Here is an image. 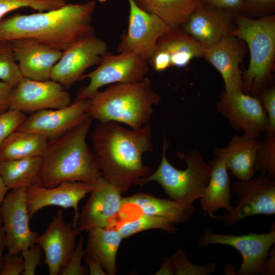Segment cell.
<instances>
[{
    "mask_svg": "<svg viewBox=\"0 0 275 275\" xmlns=\"http://www.w3.org/2000/svg\"><path fill=\"white\" fill-rule=\"evenodd\" d=\"M275 243V229L269 232L250 233L242 235L218 234L206 230L198 241L199 246L223 244L232 246L241 254L242 260L238 275L262 274L271 248Z\"/></svg>",
    "mask_w": 275,
    "mask_h": 275,
    "instance_id": "obj_9",
    "label": "cell"
},
{
    "mask_svg": "<svg viewBox=\"0 0 275 275\" xmlns=\"http://www.w3.org/2000/svg\"><path fill=\"white\" fill-rule=\"evenodd\" d=\"M24 267V261L21 255L7 253L3 257L0 275L22 274Z\"/></svg>",
    "mask_w": 275,
    "mask_h": 275,
    "instance_id": "obj_38",
    "label": "cell"
},
{
    "mask_svg": "<svg viewBox=\"0 0 275 275\" xmlns=\"http://www.w3.org/2000/svg\"><path fill=\"white\" fill-rule=\"evenodd\" d=\"M230 34L243 41L250 51V64L242 76L243 89L258 96L270 79L274 60L275 16L255 19L236 14L235 27Z\"/></svg>",
    "mask_w": 275,
    "mask_h": 275,
    "instance_id": "obj_5",
    "label": "cell"
},
{
    "mask_svg": "<svg viewBox=\"0 0 275 275\" xmlns=\"http://www.w3.org/2000/svg\"><path fill=\"white\" fill-rule=\"evenodd\" d=\"M259 148L257 139L235 134L227 146L216 148L215 157L222 160L228 170L238 180L252 178Z\"/></svg>",
    "mask_w": 275,
    "mask_h": 275,
    "instance_id": "obj_24",
    "label": "cell"
},
{
    "mask_svg": "<svg viewBox=\"0 0 275 275\" xmlns=\"http://www.w3.org/2000/svg\"><path fill=\"white\" fill-rule=\"evenodd\" d=\"M98 65L94 70L80 77L79 81L89 78L90 82L80 89L75 100L88 99L104 86L140 81L147 77L150 71L147 61L127 52L116 54L107 52L102 56Z\"/></svg>",
    "mask_w": 275,
    "mask_h": 275,
    "instance_id": "obj_7",
    "label": "cell"
},
{
    "mask_svg": "<svg viewBox=\"0 0 275 275\" xmlns=\"http://www.w3.org/2000/svg\"><path fill=\"white\" fill-rule=\"evenodd\" d=\"M95 1L66 4L52 10L30 14L17 13L0 20V41L27 38L64 51L94 35L92 16Z\"/></svg>",
    "mask_w": 275,
    "mask_h": 275,
    "instance_id": "obj_2",
    "label": "cell"
},
{
    "mask_svg": "<svg viewBox=\"0 0 275 275\" xmlns=\"http://www.w3.org/2000/svg\"><path fill=\"white\" fill-rule=\"evenodd\" d=\"M66 4L65 0H0V20L6 14L20 8H30L44 12L59 8Z\"/></svg>",
    "mask_w": 275,
    "mask_h": 275,
    "instance_id": "obj_34",
    "label": "cell"
},
{
    "mask_svg": "<svg viewBox=\"0 0 275 275\" xmlns=\"http://www.w3.org/2000/svg\"><path fill=\"white\" fill-rule=\"evenodd\" d=\"M107 52V43L94 35L81 39L63 51L50 79L69 88L79 80L87 69L98 65Z\"/></svg>",
    "mask_w": 275,
    "mask_h": 275,
    "instance_id": "obj_12",
    "label": "cell"
},
{
    "mask_svg": "<svg viewBox=\"0 0 275 275\" xmlns=\"http://www.w3.org/2000/svg\"><path fill=\"white\" fill-rule=\"evenodd\" d=\"M90 194L79 214L78 229L81 232L98 227H113L123 207L121 193L102 176Z\"/></svg>",
    "mask_w": 275,
    "mask_h": 275,
    "instance_id": "obj_15",
    "label": "cell"
},
{
    "mask_svg": "<svg viewBox=\"0 0 275 275\" xmlns=\"http://www.w3.org/2000/svg\"><path fill=\"white\" fill-rule=\"evenodd\" d=\"M22 78L11 41H0V80L13 88Z\"/></svg>",
    "mask_w": 275,
    "mask_h": 275,
    "instance_id": "obj_32",
    "label": "cell"
},
{
    "mask_svg": "<svg viewBox=\"0 0 275 275\" xmlns=\"http://www.w3.org/2000/svg\"><path fill=\"white\" fill-rule=\"evenodd\" d=\"M88 232L86 254L98 262L107 274H115L116 258L122 236L115 227H98Z\"/></svg>",
    "mask_w": 275,
    "mask_h": 275,
    "instance_id": "obj_26",
    "label": "cell"
},
{
    "mask_svg": "<svg viewBox=\"0 0 275 275\" xmlns=\"http://www.w3.org/2000/svg\"><path fill=\"white\" fill-rule=\"evenodd\" d=\"M216 109L234 129L243 131L246 136L259 138L266 129L267 116L258 96L243 91L224 92L216 104Z\"/></svg>",
    "mask_w": 275,
    "mask_h": 275,
    "instance_id": "obj_11",
    "label": "cell"
},
{
    "mask_svg": "<svg viewBox=\"0 0 275 275\" xmlns=\"http://www.w3.org/2000/svg\"><path fill=\"white\" fill-rule=\"evenodd\" d=\"M24 261V270L22 275H34L37 267L40 265L43 258V250L35 243L20 253Z\"/></svg>",
    "mask_w": 275,
    "mask_h": 275,
    "instance_id": "obj_37",
    "label": "cell"
},
{
    "mask_svg": "<svg viewBox=\"0 0 275 275\" xmlns=\"http://www.w3.org/2000/svg\"><path fill=\"white\" fill-rule=\"evenodd\" d=\"M144 10L155 15L172 29L181 27L202 0H135Z\"/></svg>",
    "mask_w": 275,
    "mask_h": 275,
    "instance_id": "obj_28",
    "label": "cell"
},
{
    "mask_svg": "<svg viewBox=\"0 0 275 275\" xmlns=\"http://www.w3.org/2000/svg\"><path fill=\"white\" fill-rule=\"evenodd\" d=\"M71 103L70 94L60 83L23 77L12 90L10 109L31 114L42 109L62 108Z\"/></svg>",
    "mask_w": 275,
    "mask_h": 275,
    "instance_id": "obj_14",
    "label": "cell"
},
{
    "mask_svg": "<svg viewBox=\"0 0 275 275\" xmlns=\"http://www.w3.org/2000/svg\"><path fill=\"white\" fill-rule=\"evenodd\" d=\"M202 3L237 14L244 11V0H202Z\"/></svg>",
    "mask_w": 275,
    "mask_h": 275,
    "instance_id": "obj_40",
    "label": "cell"
},
{
    "mask_svg": "<svg viewBox=\"0 0 275 275\" xmlns=\"http://www.w3.org/2000/svg\"><path fill=\"white\" fill-rule=\"evenodd\" d=\"M86 255V262L89 267V273L91 275L107 274L105 270L95 260L88 255Z\"/></svg>",
    "mask_w": 275,
    "mask_h": 275,
    "instance_id": "obj_42",
    "label": "cell"
},
{
    "mask_svg": "<svg viewBox=\"0 0 275 275\" xmlns=\"http://www.w3.org/2000/svg\"><path fill=\"white\" fill-rule=\"evenodd\" d=\"M99 1L101 2H105L106 0H98Z\"/></svg>",
    "mask_w": 275,
    "mask_h": 275,
    "instance_id": "obj_47",
    "label": "cell"
},
{
    "mask_svg": "<svg viewBox=\"0 0 275 275\" xmlns=\"http://www.w3.org/2000/svg\"><path fill=\"white\" fill-rule=\"evenodd\" d=\"M236 14L202 3L181 28L202 45H207L233 31Z\"/></svg>",
    "mask_w": 275,
    "mask_h": 275,
    "instance_id": "obj_22",
    "label": "cell"
},
{
    "mask_svg": "<svg viewBox=\"0 0 275 275\" xmlns=\"http://www.w3.org/2000/svg\"><path fill=\"white\" fill-rule=\"evenodd\" d=\"M83 237H81L75 246L67 264L60 271L61 275H84L88 273L85 267L81 265V259L86 254L83 249Z\"/></svg>",
    "mask_w": 275,
    "mask_h": 275,
    "instance_id": "obj_36",
    "label": "cell"
},
{
    "mask_svg": "<svg viewBox=\"0 0 275 275\" xmlns=\"http://www.w3.org/2000/svg\"><path fill=\"white\" fill-rule=\"evenodd\" d=\"M244 11L254 16L261 17L272 14L275 0H244Z\"/></svg>",
    "mask_w": 275,
    "mask_h": 275,
    "instance_id": "obj_39",
    "label": "cell"
},
{
    "mask_svg": "<svg viewBox=\"0 0 275 275\" xmlns=\"http://www.w3.org/2000/svg\"><path fill=\"white\" fill-rule=\"evenodd\" d=\"M89 99L75 100L59 109H46L34 112L18 126L16 130L36 133L48 141L56 139L89 117Z\"/></svg>",
    "mask_w": 275,
    "mask_h": 275,
    "instance_id": "obj_17",
    "label": "cell"
},
{
    "mask_svg": "<svg viewBox=\"0 0 275 275\" xmlns=\"http://www.w3.org/2000/svg\"><path fill=\"white\" fill-rule=\"evenodd\" d=\"M98 90L88 99L87 114L99 122L122 123L138 129L149 123L153 106L160 97L152 88L148 77L130 83H115Z\"/></svg>",
    "mask_w": 275,
    "mask_h": 275,
    "instance_id": "obj_4",
    "label": "cell"
},
{
    "mask_svg": "<svg viewBox=\"0 0 275 275\" xmlns=\"http://www.w3.org/2000/svg\"><path fill=\"white\" fill-rule=\"evenodd\" d=\"M48 140L34 132L16 130L0 145V160L42 156Z\"/></svg>",
    "mask_w": 275,
    "mask_h": 275,
    "instance_id": "obj_29",
    "label": "cell"
},
{
    "mask_svg": "<svg viewBox=\"0 0 275 275\" xmlns=\"http://www.w3.org/2000/svg\"><path fill=\"white\" fill-rule=\"evenodd\" d=\"M25 188L12 189L0 207V214L6 233L8 253L18 254L36 243L39 235L31 230Z\"/></svg>",
    "mask_w": 275,
    "mask_h": 275,
    "instance_id": "obj_13",
    "label": "cell"
},
{
    "mask_svg": "<svg viewBox=\"0 0 275 275\" xmlns=\"http://www.w3.org/2000/svg\"><path fill=\"white\" fill-rule=\"evenodd\" d=\"M237 198V205L228 213L211 218L232 226L243 219L258 214L275 213L274 178L261 174L246 180H238L231 186Z\"/></svg>",
    "mask_w": 275,
    "mask_h": 275,
    "instance_id": "obj_8",
    "label": "cell"
},
{
    "mask_svg": "<svg viewBox=\"0 0 275 275\" xmlns=\"http://www.w3.org/2000/svg\"><path fill=\"white\" fill-rule=\"evenodd\" d=\"M41 161V156L0 160V177L9 189H27L38 184Z\"/></svg>",
    "mask_w": 275,
    "mask_h": 275,
    "instance_id": "obj_30",
    "label": "cell"
},
{
    "mask_svg": "<svg viewBox=\"0 0 275 275\" xmlns=\"http://www.w3.org/2000/svg\"><path fill=\"white\" fill-rule=\"evenodd\" d=\"M80 233L77 228L66 224L63 211L59 209L44 233L38 235L36 243L43 250L50 275L59 274L67 264Z\"/></svg>",
    "mask_w": 275,
    "mask_h": 275,
    "instance_id": "obj_19",
    "label": "cell"
},
{
    "mask_svg": "<svg viewBox=\"0 0 275 275\" xmlns=\"http://www.w3.org/2000/svg\"><path fill=\"white\" fill-rule=\"evenodd\" d=\"M94 186L95 183L80 181H66L52 187H46L38 184L33 185L26 190L29 215L31 218L37 211L49 206L65 209L72 208L74 216L72 226L77 228L79 203L91 192Z\"/></svg>",
    "mask_w": 275,
    "mask_h": 275,
    "instance_id": "obj_18",
    "label": "cell"
},
{
    "mask_svg": "<svg viewBox=\"0 0 275 275\" xmlns=\"http://www.w3.org/2000/svg\"><path fill=\"white\" fill-rule=\"evenodd\" d=\"M169 143L165 136L160 164L149 176L138 179L135 185L142 187L151 181L158 183L170 199L184 205H193L201 197L208 184L211 167L197 150L178 154L186 164L184 170L174 167L168 160L166 153Z\"/></svg>",
    "mask_w": 275,
    "mask_h": 275,
    "instance_id": "obj_6",
    "label": "cell"
},
{
    "mask_svg": "<svg viewBox=\"0 0 275 275\" xmlns=\"http://www.w3.org/2000/svg\"><path fill=\"white\" fill-rule=\"evenodd\" d=\"M203 57L221 74L227 93L243 90L239 65L248 50L243 41L231 34L212 44L202 45Z\"/></svg>",
    "mask_w": 275,
    "mask_h": 275,
    "instance_id": "obj_16",
    "label": "cell"
},
{
    "mask_svg": "<svg viewBox=\"0 0 275 275\" xmlns=\"http://www.w3.org/2000/svg\"><path fill=\"white\" fill-rule=\"evenodd\" d=\"M209 164V180L200 201L203 210L211 217L218 209L223 208L230 212L234 206L230 203V178L225 163L221 159L214 157Z\"/></svg>",
    "mask_w": 275,
    "mask_h": 275,
    "instance_id": "obj_25",
    "label": "cell"
},
{
    "mask_svg": "<svg viewBox=\"0 0 275 275\" xmlns=\"http://www.w3.org/2000/svg\"><path fill=\"white\" fill-rule=\"evenodd\" d=\"M9 190V189L6 186L2 178L0 177V205L3 203Z\"/></svg>",
    "mask_w": 275,
    "mask_h": 275,
    "instance_id": "obj_46",
    "label": "cell"
},
{
    "mask_svg": "<svg viewBox=\"0 0 275 275\" xmlns=\"http://www.w3.org/2000/svg\"><path fill=\"white\" fill-rule=\"evenodd\" d=\"M26 118L25 114L12 109L0 114V145Z\"/></svg>",
    "mask_w": 275,
    "mask_h": 275,
    "instance_id": "obj_35",
    "label": "cell"
},
{
    "mask_svg": "<svg viewBox=\"0 0 275 275\" xmlns=\"http://www.w3.org/2000/svg\"><path fill=\"white\" fill-rule=\"evenodd\" d=\"M170 257L176 275H208L212 273L216 268L214 262L203 265L194 264L182 249L177 250Z\"/></svg>",
    "mask_w": 275,
    "mask_h": 275,
    "instance_id": "obj_33",
    "label": "cell"
},
{
    "mask_svg": "<svg viewBox=\"0 0 275 275\" xmlns=\"http://www.w3.org/2000/svg\"><path fill=\"white\" fill-rule=\"evenodd\" d=\"M11 41L23 77L37 81L50 79L53 67L61 57L63 51L31 38H21Z\"/></svg>",
    "mask_w": 275,
    "mask_h": 275,
    "instance_id": "obj_21",
    "label": "cell"
},
{
    "mask_svg": "<svg viewBox=\"0 0 275 275\" xmlns=\"http://www.w3.org/2000/svg\"><path fill=\"white\" fill-rule=\"evenodd\" d=\"M155 274H175L174 269L170 257H167L164 259L160 268Z\"/></svg>",
    "mask_w": 275,
    "mask_h": 275,
    "instance_id": "obj_44",
    "label": "cell"
},
{
    "mask_svg": "<svg viewBox=\"0 0 275 275\" xmlns=\"http://www.w3.org/2000/svg\"><path fill=\"white\" fill-rule=\"evenodd\" d=\"M195 211L194 205H184L171 199L138 193L123 198V207L119 216L123 218L128 215L143 213L166 218L176 225L188 221Z\"/></svg>",
    "mask_w": 275,
    "mask_h": 275,
    "instance_id": "obj_23",
    "label": "cell"
},
{
    "mask_svg": "<svg viewBox=\"0 0 275 275\" xmlns=\"http://www.w3.org/2000/svg\"><path fill=\"white\" fill-rule=\"evenodd\" d=\"M275 272L274 248L269 251V255L264 264L262 274L274 275Z\"/></svg>",
    "mask_w": 275,
    "mask_h": 275,
    "instance_id": "obj_43",
    "label": "cell"
},
{
    "mask_svg": "<svg viewBox=\"0 0 275 275\" xmlns=\"http://www.w3.org/2000/svg\"><path fill=\"white\" fill-rule=\"evenodd\" d=\"M92 120L88 117L63 135L48 141L41 156L38 184L52 187L66 181L94 183L102 176L86 141Z\"/></svg>",
    "mask_w": 275,
    "mask_h": 275,
    "instance_id": "obj_3",
    "label": "cell"
},
{
    "mask_svg": "<svg viewBox=\"0 0 275 275\" xmlns=\"http://www.w3.org/2000/svg\"><path fill=\"white\" fill-rule=\"evenodd\" d=\"M202 57V45L179 28L171 29L158 40L148 63L155 71L162 72L171 67H185L194 59Z\"/></svg>",
    "mask_w": 275,
    "mask_h": 275,
    "instance_id": "obj_20",
    "label": "cell"
},
{
    "mask_svg": "<svg viewBox=\"0 0 275 275\" xmlns=\"http://www.w3.org/2000/svg\"><path fill=\"white\" fill-rule=\"evenodd\" d=\"M258 95L266 113L268 123L263 140L259 142L255 170L275 178V88L265 89Z\"/></svg>",
    "mask_w": 275,
    "mask_h": 275,
    "instance_id": "obj_27",
    "label": "cell"
},
{
    "mask_svg": "<svg viewBox=\"0 0 275 275\" xmlns=\"http://www.w3.org/2000/svg\"><path fill=\"white\" fill-rule=\"evenodd\" d=\"M135 1V0H134Z\"/></svg>",
    "mask_w": 275,
    "mask_h": 275,
    "instance_id": "obj_48",
    "label": "cell"
},
{
    "mask_svg": "<svg viewBox=\"0 0 275 275\" xmlns=\"http://www.w3.org/2000/svg\"><path fill=\"white\" fill-rule=\"evenodd\" d=\"M128 1V28L121 37L117 51L133 53L148 62L158 40L172 29L155 15L140 8L134 0Z\"/></svg>",
    "mask_w": 275,
    "mask_h": 275,
    "instance_id": "obj_10",
    "label": "cell"
},
{
    "mask_svg": "<svg viewBox=\"0 0 275 275\" xmlns=\"http://www.w3.org/2000/svg\"><path fill=\"white\" fill-rule=\"evenodd\" d=\"M93 153L102 176L124 194L139 179L152 173L143 156L153 150L150 124L127 129L118 123L99 122L91 135Z\"/></svg>",
    "mask_w": 275,
    "mask_h": 275,
    "instance_id": "obj_1",
    "label": "cell"
},
{
    "mask_svg": "<svg viewBox=\"0 0 275 275\" xmlns=\"http://www.w3.org/2000/svg\"><path fill=\"white\" fill-rule=\"evenodd\" d=\"M6 248V233L3 226V222L0 214V268L3 259V253Z\"/></svg>",
    "mask_w": 275,
    "mask_h": 275,
    "instance_id": "obj_45",
    "label": "cell"
},
{
    "mask_svg": "<svg viewBox=\"0 0 275 275\" xmlns=\"http://www.w3.org/2000/svg\"><path fill=\"white\" fill-rule=\"evenodd\" d=\"M13 88L0 81V114L10 109V96Z\"/></svg>",
    "mask_w": 275,
    "mask_h": 275,
    "instance_id": "obj_41",
    "label": "cell"
},
{
    "mask_svg": "<svg viewBox=\"0 0 275 275\" xmlns=\"http://www.w3.org/2000/svg\"><path fill=\"white\" fill-rule=\"evenodd\" d=\"M115 225L123 238L151 229H159L171 234L177 231L175 224L169 220L143 213L128 215L116 222Z\"/></svg>",
    "mask_w": 275,
    "mask_h": 275,
    "instance_id": "obj_31",
    "label": "cell"
}]
</instances>
